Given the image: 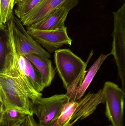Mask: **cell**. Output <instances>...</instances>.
Returning a JSON list of instances; mask_svg holds the SVG:
<instances>
[{"instance_id":"obj_1","label":"cell","mask_w":125,"mask_h":126,"mask_svg":"<svg viewBox=\"0 0 125 126\" xmlns=\"http://www.w3.org/2000/svg\"><path fill=\"white\" fill-rule=\"evenodd\" d=\"M93 54V50H92L85 63L69 49H58L55 51L56 69L67 90L65 94L69 102L73 101L76 91L84 80L87 72L86 68Z\"/></svg>"},{"instance_id":"obj_2","label":"cell","mask_w":125,"mask_h":126,"mask_svg":"<svg viewBox=\"0 0 125 126\" xmlns=\"http://www.w3.org/2000/svg\"><path fill=\"white\" fill-rule=\"evenodd\" d=\"M13 15L4 24L5 29L3 31L6 41V53L4 64L0 73L12 78L21 87L29 100H33L42 97V94L36 92L34 89L28 78L22 73L20 69L18 55L13 38Z\"/></svg>"},{"instance_id":"obj_3","label":"cell","mask_w":125,"mask_h":126,"mask_svg":"<svg viewBox=\"0 0 125 126\" xmlns=\"http://www.w3.org/2000/svg\"><path fill=\"white\" fill-rule=\"evenodd\" d=\"M105 103L102 89L95 93L89 92L79 100L65 104L59 116L47 126H73L79 121L91 115L100 104Z\"/></svg>"},{"instance_id":"obj_4","label":"cell","mask_w":125,"mask_h":126,"mask_svg":"<svg viewBox=\"0 0 125 126\" xmlns=\"http://www.w3.org/2000/svg\"><path fill=\"white\" fill-rule=\"evenodd\" d=\"M69 102L65 94H56L30 100L29 108L32 114H34L38 118L40 126H47L59 116L64 105Z\"/></svg>"},{"instance_id":"obj_5","label":"cell","mask_w":125,"mask_h":126,"mask_svg":"<svg viewBox=\"0 0 125 126\" xmlns=\"http://www.w3.org/2000/svg\"><path fill=\"white\" fill-rule=\"evenodd\" d=\"M114 14V31L111 52L116 61L123 90L125 89V3Z\"/></svg>"},{"instance_id":"obj_6","label":"cell","mask_w":125,"mask_h":126,"mask_svg":"<svg viewBox=\"0 0 125 126\" xmlns=\"http://www.w3.org/2000/svg\"><path fill=\"white\" fill-rule=\"evenodd\" d=\"M0 93L4 110L15 109L27 115H33L29 108V98L14 79L0 73Z\"/></svg>"},{"instance_id":"obj_7","label":"cell","mask_w":125,"mask_h":126,"mask_svg":"<svg viewBox=\"0 0 125 126\" xmlns=\"http://www.w3.org/2000/svg\"><path fill=\"white\" fill-rule=\"evenodd\" d=\"M102 90L106 117L112 126H123L125 92L118 85L110 81L105 83Z\"/></svg>"},{"instance_id":"obj_8","label":"cell","mask_w":125,"mask_h":126,"mask_svg":"<svg viewBox=\"0 0 125 126\" xmlns=\"http://www.w3.org/2000/svg\"><path fill=\"white\" fill-rule=\"evenodd\" d=\"M13 38L17 52L23 56L36 54L50 58L49 52L45 50L29 35L20 20L13 14Z\"/></svg>"},{"instance_id":"obj_9","label":"cell","mask_w":125,"mask_h":126,"mask_svg":"<svg viewBox=\"0 0 125 126\" xmlns=\"http://www.w3.org/2000/svg\"><path fill=\"white\" fill-rule=\"evenodd\" d=\"M26 32L40 45L52 53L64 45L70 46L72 40L68 34L67 27L56 30H43L29 27Z\"/></svg>"},{"instance_id":"obj_10","label":"cell","mask_w":125,"mask_h":126,"mask_svg":"<svg viewBox=\"0 0 125 126\" xmlns=\"http://www.w3.org/2000/svg\"><path fill=\"white\" fill-rule=\"evenodd\" d=\"M79 0H66L62 5L52 12L42 21L29 27L43 30H56L64 27L68 13L78 4Z\"/></svg>"},{"instance_id":"obj_11","label":"cell","mask_w":125,"mask_h":126,"mask_svg":"<svg viewBox=\"0 0 125 126\" xmlns=\"http://www.w3.org/2000/svg\"><path fill=\"white\" fill-rule=\"evenodd\" d=\"M66 0H41L28 14L20 18L23 26L30 27L42 21L48 15L61 6Z\"/></svg>"},{"instance_id":"obj_12","label":"cell","mask_w":125,"mask_h":126,"mask_svg":"<svg viewBox=\"0 0 125 126\" xmlns=\"http://www.w3.org/2000/svg\"><path fill=\"white\" fill-rule=\"evenodd\" d=\"M24 56L39 71L45 88L49 87L51 84L56 73L50 60L36 54L27 55Z\"/></svg>"},{"instance_id":"obj_13","label":"cell","mask_w":125,"mask_h":126,"mask_svg":"<svg viewBox=\"0 0 125 126\" xmlns=\"http://www.w3.org/2000/svg\"><path fill=\"white\" fill-rule=\"evenodd\" d=\"M110 55H111V53L107 55L101 54L98 59L89 69L86 76L84 77L81 84L76 91L72 101H77L83 97L97 72L99 70L105 60Z\"/></svg>"},{"instance_id":"obj_14","label":"cell","mask_w":125,"mask_h":126,"mask_svg":"<svg viewBox=\"0 0 125 126\" xmlns=\"http://www.w3.org/2000/svg\"><path fill=\"white\" fill-rule=\"evenodd\" d=\"M27 115L12 108L4 110L1 126H21Z\"/></svg>"},{"instance_id":"obj_15","label":"cell","mask_w":125,"mask_h":126,"mask_svg":"<svg viewBox=\"0 0 125 126\" xmlns=\"http://www.w3.org/2000/svg\"><path fill=\"white\" fill-rule=\"evenodd\" d=\"M25 60L26 75L34 89L36 92L41 93L45 87L43 84L40 73L35 67L25 57Z\"/></svg>"},{"instance_id":"obj_16","label":"cell","mask_w":125,"mask_h":126,"mask_svg":"<svg viewBox=\"0 0 125 126\" xmlns=\"http://www.w3.org/2000/svg\"><path fill=\"white\" fill-rule=\"evenodd\" d=\"M41 0H15L14 15L19 19L28 14Z\"/></svg>"},{"instance_id":"obj_17","label":"cell","mask_w":125,"mask_h":126,"mask_svg":"<svg viewBox=\"0 0 125 126\" xmlns=\"http://www.w3.org/2000/svg\"><path fill=\"white\" fill-rule=\"evenodd\" d=\"M15 0H0V17L2 23L5 24L13 14Z\"/></svg>"},{"instance_id":"obj_18","label":"cell","mask_w":125,"mask_h":126,"mask_svg":"<svg viewBox=\"0 0 125 126\" xmlns=\"http://www.w3.org/2000/svg\"><path fill=\"white\" fill-rule=\"evenodd\" d=\"M6 53V48L4 34H0V72L2 70L4 64Z\"/></svg>"},{"instance_id":"obj_19","label":"cell","mask_w":125,"mask_h":126,"mask_svg":"<svg viewBox=\"0 0 125 126\" xmlns=\"http://www.w3.org/2000/svg\"><path fill=\"white\" fill-rule=\"evenodd\" d=\"M21 126H42L35 121L33 115H27L25 119Z\"/></svg>"},{"instance_id":"obj_20","label":"cell","mask_w":125,"mask_h":126,"mask_svg":"<svg viewBox=\"0 0 125 126\" xmlns=\"http://www.w3.org/2000/svg\"><path fill=\"white\" fill-rule=\"evenodd\" d=\"M4 108L2 98L0 93V126L1 124V120L4 112Z\"/></svg>"},{"instance_id":"obj_21","label":"cell","mask_w":125,"mask_h":126,"mask_svg":"<svg viewBox=\"0 0 125 126\" xmlns=\"http://www.w3.org/2000/svg\"><path fill=\"white\" fill-rule=\"evenodd\" d=\"M5 25L2 23L0 17V32L3 31L5 29Z\"/></svg>"}]
</instances>
